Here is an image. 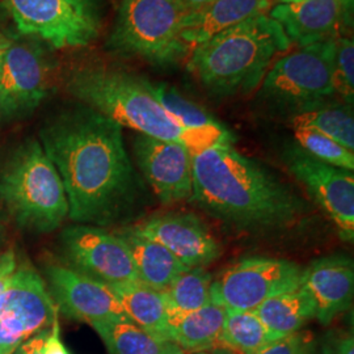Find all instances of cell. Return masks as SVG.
Listing matches in <instances>:
<instances>
[{
	"instance_id": "cell-1",
	"label": "cell",
	"mask_w": 354,
	"mask_h": 354,
	"mask_svg": "<svg viewBox=\"0 0 354 354\" xmlns=\"http://www.w3.org/2000/svg\"><path fill=\"white\" fill-rule=\"evenodd\" d=\"M38 134L64 183L71 221L108 227L133 210L140 183L121 125L79 102L51 115Z\"/></svg>"
},
{
	"instance_id": "cell-2",
	"label": "cell",
	"mask_w": 354,
	"mask_h": 354,
	"mask_svg": "<svg viewBox=\"0 0 354 354\" xmlns=\"http://www.w3.org/2000/svg\"><path fill=\"white\" fill-rule=\"evenodd\" d=\"M190 203L234 227L251 231L295 225L306 205L264 167L232 146L192 152Z\"/></svg>"
},
{
	"instance_id": "cell-3",
	"label": "cell",
	"mask_w": 354,
	"mask_h": 354,
	"mask_svg": "<svg viewBox=\"0 0 354 354\" xmlns=\"http://www.w3.org/2000/svg\"><path fill=\"white\" fill-rule=\"evenodd\" d=\"M290 46L279 23L264 13L193 48L188 71L214 96L250 93Z\"/></svg>"
},
{
	"instance_id": "cell-4",
	"label": "cell",
	"mask_w": 354,
	"mask_h": 354,
	"mask_svg": "<svg viewBox=\"0 0 354 354\" xmlns=\"http://www.w3.org/2000/svg\"><path fill=\"white\" fill-rule=\"evenodd\" d=\"M67 91L76 100L106 115L121 127L156 140L181 143L190 152L209 149L198 137L184 131L156 102L147 80L104 66L74 70Z\"/></svg>"
},
{
	"instance_id": "cell-5",
	"label": "cell",
	"mask_w": 354,
	"mask_h": 354,
	"mask_svg": "<svg viewBox=\"0 0 354 354\" xmlns=\"http://www.w3.org/2000/svg\"><path fill=\"white\" fill-rule=\"evenodd\" d=\"M0 206L33 234H49L68 216L64 183L39 140L17 145L0 165Z\"/></svg>"
},
{
	"instance_id": "cell-6",
	"label": "cell",
	"mask_w": 354,
	"mask_h": 354,
	"mask_svg": "<svg viewBox=\"0 0 354 354\" xmlns=\"http://www.w3.org/2000/svg\"><path fill=\"white\" fill-rule=\"evenodd\" d=\"M183 15L176 0H122L108 45L158 67L176 64L189 50L181 38Z\"/></svg>"
},
{
	"instance_id": "cell-7",
	"label": "cell",
	"mask_w": 354,
	"mask_h": 354,
	"mask_svg": "<svg viewBox=\"0 0 354 354\" xmlns=\"http://www.w3.org/2000/svg\"><path fill=\"white\" fill-rule=\"evenodd\" d=\"M335 41L301 48L277 58L264 76L259 99L294 114L317 109L335 95Z\"/></svg>"
},
{
	"instance_id": "cell-8",
	"label": "cell",
	"mask_w": 354,
	"mask_h": 354,
	"mask_svg": "<svg viewBox=\"0 0 354 354\" xmlns=\"http://www.w3.org/2000/svg\"><path fill=\"white\" fill-rule=\"evenodd\" d=\"M304 269L272 257H248L213 279L212 302L232 311H253L266 299L301 286Z\"/></svg>"
},
{
	"instance_id": "cell-9",
	"label": "cell",
	"mask_w": 354,
	"mask_h": 354,
	"mask_svg": "<svg viewBox=\"0 0 354 354\" xmlns=\"http://www.w3.org/2000/svg\"><path fill=\"white\" fill-rule=\"evenodd\" d=\"M17 30L54 49H75L97 37L100 19L71 0H1Z\"/></svg>"
},
{
	"instance_id": "cell-10",
	"label": "cell",
	"mask_w": 354,
	"mask_h": 354,
	"mask_svg": "<svg viewBox=\"0 0 354 354\" xmlns=\"http://www.w3.org/2000/svg\"><path fill=\"white\" fill-rule=\"evenodd\" d=\"M51 66L41 42L11 41L0 70V122L28 118L49 95Z\"/></svg>"
},
{
	"instance_id": "cell-11",
	"label": "cell",
	"mask_w": 354,
	"mask_h": 354,
	"mask_svg": "<svg viewBox=\"0 0 354 354\" xmlns=\"http://www.w3.org/2000/svg\"><path fill=\"white\" fill-rule=\"evenodd\" d=\"M67 266L106 286L140 282L130 250L117 234L91 225L64 228L59 238Z\"/></svg>"
},
{
	"instance_id": "cell-12",
	"label": "cell",
	"mask_w": 354,
	"mask_h": 354,
	"mask_svg": "<svg viewBox=\"0 0 354 354\" xmlns=\"http://www.w3.org/2000/svg\"><path fill=\"white\" fill-rule=\"evenodd\" d=\"M282 159L291 175L304 184L328 214L342 239L353 241V171L327 165L311 156L298 145H289Z\"/></svg>"
},
{
	"instance_id": "cell-13",
	"label": "cell",
	"mask_w": 354,
	"mask_h": 354,
	"mask_svg": "<svg viewBox=\"0 0 354 354\" xmlns=\"http://www.w3.org/2000/svg\"><path fill=\"white\" fill-rule=\"evenodd\" d=\"M59 314L45 279L29 263H17L12 279L0 301V326L24 342L49 329Z\"/></svg>"
},
{
	"instance_id": "cell-14",
	"label": "cell",
	"mask_w": 354,
	"mask_h": 354,
	"mask_svg": "<svg viewBox=\"0 0 354 354\" xmlns=\"http://www.w3.org/2000/svg\"><path fill=\"white\" fill-rule=\"evenodd\" d=\"M45 282L58 311L80 322L129 319L109 286L75 270L50 261L45 266Z\"/></svg>"
},
{
	"instance_id": "cell-15",
	"label": "cell",
	"mask_w": 354,
	"mask_h": 354,
	"mask_svg": "<svg viewBox=\"0 0 354 354\" xmlns=\"http://www.w3.org/2000/svg\"><path fill=\"white\" fill-rule=\"evenodd\" d=\"M136 162L158 200L165 205L189 201L193 193L192 152L176 142L138 134L133 145Z\"/></svg>"
},
{
	"instance_id": "cell-16",
	"label": "cell",
	"mask_w": 354,
	"mask_h": 354,
	"mask_svg": "<svg viewBox=\"0 0 354 354\" xmlns=\"http://www.w3.org/2000/svg\"><path fill=\"white\" fill-rule=\"evenodd\" d=\"M353 12V0H297L279 3L269 16L279 23L290 42L304 48L342 37Z\"/></svg>"
},
{
	"instance_id": "cell-17",
	"label": "cell",
	"mask_w": 354,
	"mask_h": 354,
	"mask_svg": "<svg viewBox=\"0 0 354 354\" xmlns=\"http://www.w3.org/2000/svg\"><path fill=\"white\" fill-rule=\"evenodd\" d=\"M145 238L160 243L187 268H203L221 256V247L194 214L156 215L131 226Z\"/></svg>"
},
{
	"instance_id": "cell-18",
	"label": "cell",
	"mask_w": 354,
	"mask_h": 354,
	"mask_svg": "<svg viewBox=\"0 0 354 354\" xmlns=\"http://www.w3.org/2000/svg\"><path fill=\"white\" fill-rule=\"evenodd\" d=\"M301 286L313 299L315 317L327 326L352 304L353 261L342 254L317 259L304 269Z\"/></svg>"
},
{
	"instance_id": "cell-19",
	"label": "cell",
	"mask_w": 354,
	"mask_h": 354,
	"mask_svg": "<svg viewBox=\"0 0 354 354\" xmlns=\"http://www.w3.org/2000/svg\"><path fill=\"white\" fill-rule=\"evenodd\" d=\"M273 0H212L181 19V38L188 49L222 32L270 11Z\"/></svg>"
},
{
	"instance_id": "cell-20",
	"label": "cell",
	"mask_w": 354,
	"mask_h": 354,
	"mask_svg": "<svg viewBox=\"0 0 354 354\" xmlns=\"http://www.w3.org/2000/svg\"><path fill=\"white\" fill-rule=\"evenodd\" d=\"M147 87L156 102L184 131L203 140L206 146H232L234 136L198 104L187 99L167 83H151Z\"/></svg>"
},
{
	"instance_id": "cell-21",
	"label": "cell",
	"mask_w": 354,
	"mask_h": 354,
	"mask_svg": "<svg viewBox=\"0 0 354 354\" xmlns=\"http://www.w3.org/2000/svg\"><path fill=\"white\" fill-rule=\"evenodd\" d=\"M117 235L130 250L138 279L145 286L153 290H167L180 274L189 269L165 245L142 236L130 227L120 230Z\"/></svg>"
},
{
	"instance_id": "cell-22",
	"label": "cell",
	"mask_w": 354,
	"mask_h": 354,
	"mask_svg": "<svg viewBox=\"0 0 354 354\" xmlns=\"http://www.w3.org/2000/svg\"><path fill=\"white\" fill-rule=\"evenodd\" d=\"M109 289L113 291L129 320L159 339L172 342L163 291L153 290L140 282L115 285Z\"/></svg>"
},
{
	"instance_id": "cell-23",
	"label": "cell",
	"mask_w": 354,
	"mask_h": 354,
	"mask_svg": "<svg viewBox=\"0 0 354 354\" xmlns=\"http://www.w3.org/2000/svg\"><path fill=\"white\" fill-rule=\"evenodd\" d=\"M89 326L102 337L108 354H187L175 342L153 336L129 319H108Z\"/></svg>"
},
{
	"instance_id": "cell-24",
	"label": "cell",
	"mask_w": 354,
	"mask_h": 354,
	"mask_svg": "<svg viewBox=\"0 0 354 354\" xmlns=\"http://www.w3.org/2000/svg\"><path fill=\"white\" fill-rule=\"evenodd\" d=\"M227 310L210 304L178 317L171 324V340L184 352H207L219 346Z\"/></svg>"
},
{
	"instance_id": "cell-25",
	"label": "cell",
	"mask_w": 354,
	"mask_h": 354,
	"mask_svg": "<svg viewBox=\"0 0 354 354\" xmlns=\"http://www.w3.org/2000/svg\"><path fill=\"white\" fill-rule=\"evenodd\" d=\"M253 313L276 339L301 330L315 317L313 299L302 286L266 299Z\"/></svg>"
},
{
	"instance_id": "cell-26",
	"label": "cell",
	"mask_w": 354,
	"mask_h": 354,
	"mask_svg": "<svg viewBox=\"0 0 354 354\" xmlns=\"http://www.w3.org/2000/svg\"><path fill=\"white\" fill-rule=\"evenodd\" d=\"M213 276L203 268H192L177 277L163 291L168 308L169 327L178 317L193 313L212 302Z\"/></svg>"
},
{
	"instance_id": "cell-27",
	"label": "cell",
	"mask_w": 354,
	"mask_h": 354,
	"mask_svg": "<svg viewBox=\"0 0 354 354\" xmlns=\"http://www.w3.org/2000/svg\"><path fill=\"white\" fill-rule=\"evenodd\" d=\"M276 337L253 311L227 310L219 346L234 354H257Z\"/></svg>"
},
{
	"instance_id": "cell-28",
	"label": "cell",
	"mask_w": 354,
	"mask_h": 354,
	"mask_svg": "<svg viewBox=\"0 0 354 354\" xmlns=\"http://www.w3.org/2000/svg\"><path fill=\"white\" fill-rule=\"evenodd\" d=\"M291 125L308 127L336 140L345 149L354 151V118L349 105L326 104L317 109L294 114Z\"/></svg>"
},
{
	"instance_id": "cell-29",
	"label": "cell",
	"mask_w": 354,
	"mask_h": 354,
	"mask_svg": "<svg viewBox=\"0 0 354 354\" xmlns=\"http://www.w3.org/2000/svg\"><path fill=\"white\" fill-rule=\"evenodd\" d=\"M295 140L304 151L319 160L346 171H353V151L345 149L342 145L327 136L314 129L295 127Z\"/></svg>"
},
{
	"instance_id": "cell-30",
	"label": "cell",
	"mask_w": 354,
	"mask_h": 354,
	"mask_svg": "<svg viewBox=\"0 0 354 354\" xmlns=\"http://www.w3.org/2000/svg\"><path fill=\"white\" fill-rule=\"evenodd\" d=\"M333 87L348 105L353 104L354 97V44L349 37L335 39L333 53Z\"/></svg>"
},
{
	"instance_id": "cell-31",
	"label": "cell",
	"mask_w": 354,
	"mask_h": 354,
	"mask_svg": "<svg viewBox=\"0 0 354 354\" xmlns=\"http://www.w3.org/2000/svg\"><path fill=\"white\" fill-rule=\"evenodd\" d=\"M317 344L311 332L298 330L269 342L257 354H315Z\"/></svg>"
},
{
	"instance_id": "cell-32",
	"label": "cell",
	"mask_w": 354,
	"mask_h": 354,
	"mask_svg": "<svg viewBox=\"0 0 354 354\" xmlns=\"http://www.w3.org/2000/svg\"><path fill=\"white\" fill-rule=\"evenodd\" d=\"M17 263L19 261L13 248H8L0 254V301L12 279Z\"/></svg>"
},
{
	"instance_id": "cell-33",
	"label": "cell",
	"mask_w": 354,
	"mask_h": 354,
	"mask_svg": "<svg viewBox=\"0 0 354 354\" xmlns=\"http://www.w3.org/2000/svg\"><path fill=\"white\" fill-rule=\"evenodd\" d=\"M44 354H71L68 352V349L66 348L62 339H61L58 315L54 317L50 327V332H49V335H48V337L45 340Z\"/></svg>"
},
{
	"instance_id": "cell-34",
	"label": "cell",
	"mask_w": 354,
	"mask_h": 354,
	"mask_svg": "<svg viewBox=\"0 0 354 354\" xmlns=\"http://www.w3.org/2000/svg\"><path fill=\"white\" fill-rule=\"evenodd\" d=\"M49 332L50 328L45 329L37 335H35L33 337L28 339L16 349V352L13 354H44V345Z\"/></svg>"
},
{
	"instance_id": "cell-35",
	"label": "cell",
	"mask_w": 354,
	"mask_h": 354,
	"mask_svg": "<svg viewBox=\"0 0 354 354\" xmlns=\"http://www.w3.org/2000/svg\"><path fill=\"white\" fill-rule=\"evenodd\" d=\"M71 1H74L79 7H82L83 10H86L91 15L99 17L102 7L105 4L106 0H71Z\"/></svg>"
},
{
	"instance_id": "cell-36",
	"label": "cell",
	"mask_w": 354,
	"mask_h": 354,
	"mask_svg": "<svg viewBox=\"0 0 354 354\" xmlns=\"http://www.w3.org/2000/svg\"><path fill=\"white\" fill-rule=\"evenodd\" d=\"M212 0H176L183 13L193 12Z\"/></svg>"
},
{
	"instance_id": "cell-37",
	"label": "cell",
	"mask_w": 354,
	"mask_h": 354,
	"mask_svg": "<svg viewBox=\"0 0 354 354\" xmlns=\"http://www.w3.org/2000/svg\"><path fill=\"white\" fill-rule=\"evenodd\" d=\"M10 42H11V39H6L1 45H0V70H1V64H3V57H4V51L7 49V46L10 45Z\"/></svg>"
},
{
	"instance_id": "cell-38",
	"label": "cell",
	"mask_w": 354,
	"mask_h": 354,
	"mask_svg": "<svg viewBox=\"0 0 354 354\" xmlns=\"http://www.w3.org/2000/svg\"><path fill=\"white\" fill-rule=\"evenodd\" d=\"M323 354H337L336 353V351L332 348V345L329 344L327 340L324 342V345H323Z\"/></svg>"
},
{
	"instance_id": "cell-39",
	"label": "cell",
	"mask_w": 354,
	"mask_h": 354,
	"mask_svg": "<svg viewBox=\"0 0 354 354\" xmlns=\"http://www.w3.org/2000/svg\"><path fill=\"white\" fill-rule=\"evenodd\" d=\"M207 354H234L231 353L230 351L227 349H225V348H215L213 351H210Z\"/></svg>"
},
{
	"instance_id": "cell-40",
	"label": "cell",
	"mask_w": 354,
	"mask_h": 354,
	"mask_svg": "<svg viewBox=\"0 0 354 354\" xmlns=\"http://www.w3.org/2000/svg\"><path fill=\"white\" fill-rule=\"evenodd\" d=\"M3 238H4V230H3V226L0 225V245L3 243Z\"/></svg>"
},
{
	"instance_id": "cell-41",
	"label": "cell",
	"mask_w": 354,
	"mask_h": 354,
	"mask_svg": "<svg viewBox=\"0 0 354 354\" xmlns=\"http://www.w3.org/2000/svg\"><path fill=\"white\" fill-rule=\"evenodd\" d=\"M6 39H7V38L4 37V36L0 33V45H1V44H3Z\"/></svg>"
},
{
	"instance_id": "cell-42",
	"label": "cell",
	"mask_w": 354,
	"mask_h": 354,
	"mask_svg": "<svg viewBox=\"0 0 354 354\" xmlns=\"http://www.w3.org/2000/svg\"><path fill=\"white\" fill-rule=\"evenodd\" d=\"M279 3H292V1H297V0H279Z\"/></svg>"
},
{
	"instance_id": "cell-43",
	"label": "cell",
	"mask_w": 354,
	"mask_h": 354,
	"mask_svg": "<svg viewBox=\"0 0 354 354\" xmlns=\"http://www.w3.org/2000/svg\"><path fill=\"white\" fill-rule=\"evenodd\" d=\"M192 354H207L206 352H198V353H192Z\"/></svg>"
}]
</instances>
